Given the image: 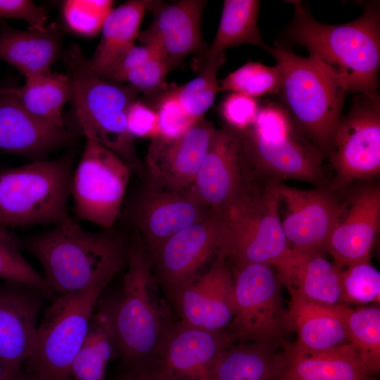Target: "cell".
I'll return each mask as SVG.
<instances>
[{
    "mask_svg": "<svg viewBox=\"0 0 380 380\" xmlns=\"http://www.w3.org/2000/svg\"><path fill=\"white\" fill-rule=\"evenodd\" d=\"M113 8V1L110 0H68L63 3V15L71 31L93 37L101 31Z\"/></svg>",
    "mask_w": 380,
    "mask_h": 380,
    "instance_id": "cell-38",
    "label": "cell"
},
{
    "mask_svg": "<svg viewBox=\"0 0 380 380\" xmlns=\"http://www.w3.org/2000/svg\"><path fill=\"white\" fill-rule=\"evenodd\" d=\"M108 284L99 281L55 297L38 325L34 348L22 367L35 380H70L72 364L96 303Z\"/></svg>",
    "mask_w": 380,
    "mask_h": 380,
    "instance_id": "cell-8",
    "label": "cell"
},
{
    "mask_svg": "<svg viewBox=\"0 0 380 380\" xmlns=\"http://www.w3.org/2000/svg\"><path fill=\"white\" fill-rule=\"evenodd\" d=\"M249 161L259 177L288 178L322 184V153L296 129L289 135L264 140L240 133Z\"/></svg>",
    "mask_w": 380,
    "mask_h": 380,
    "instance_id": "cell-20",
    "label": "cell"
},
{
    "mask_svg": "<svg viewBox=\"0 0 380 380\" xmlns=\"http://www.w3.org/2000/svg\"><path fill=\"white\" fill-rule=\"evenodd\" d=\"M380 228V187L369 184L356 191L343 205L336 226L326 249L341 270L370 260Z\"/></svg>",
    "mask_w": 380,
    "mask_h": 380,
    "instance_id": "cell-21",
    "label": "cell"
},
{
    "mask_svg": "<svg viewBox=\"0 0 380 380\" xmlns=\"http://www.w3.org/2000/svg\"><path fill=\"white\" fill-rule=\"evenodd\" d=\"M211 213L192 186L175 189L150 182L131 212L136 232L149 254L175 233Z\"/></svg>",
    "mask_w": 380,
    "mask_h": 380,
    "instance_id": "cell-15",
    "label": "cell"
},
{
    "mask_svg": "<svg viewBox=\"0 0 380 380\" xmlns=\"http://www.w3.org/2000/svg\"><path fill=\"white\" fill-rule=\"evenodd\" d=\"M72 165L68 156L0 170V225H57L69 218Z\"/></svg>",
    "mask_w": 380,
    "mask_h": 380,
    "instance_id": "cell-7",
    "label": "cell"
},
{
    "mask_svg": "<svg viewBox=\"0 0 380 380\" xmlns=\"http://www.w3.org/2000/svg\"><path fill=\"white\" fill-rule=\"evenodd\" d=\"M172 70L170 65L161 57L156 56L130 71L125 82L145 94L162 90L166 84V77Z\"/></svg>",
    "mask_w": 380,
    "mask_h": 380,
    "instance_id": "cell-42",
    "label": "cell"
},
{
    "mask_svg": "<svg viewBox=\"0 0 380 380\" xmlns=\"http://www.w3.org/2000/svg\"><path fill=\"white\" fill-rule=\"evenodd\" d=\"M203 0H182L173 4L151 1L153 21L137 39L153 46L172 69L192 53H204L208 46L202 33Z\"/></svg>",
    "mask_w": 380,
    "mask_h": 380,
    "instance_id": "cell-18",
    "label": "cell"
},
{
    "mask_svg": "<svg viewBox=\"0 0 380 380\" xmlns=\"http://www.w3.org/2000/svg\"><path fill=\"white\" fill-rule=\"evenodd\" d=\"M294 8L285 31L291 43L304 46L348 93L378 94L380 65L379 4H364V12L352 22L329 25L315 20L300 1H288Z\"/></svg>",
    "mask_w": 380,
    "mask_h": 380,
    "instance_id": "cell-1",
    "label": "cell"
},
{
    "mask_svg": "<svg viewBox=\"0 0 380 380\" xmlns=\"http://www.w3.org/2000/svg\"><path fill=\"white\" fill-rule=\"evenodd\" d=\"M11 89L22 108L34 119L51 127H65L62 111L72 99L70 76L50 71L25 79L23 86Z\"/></svg>",
    "mask_w": 380,
    "mask_h": 380,
    "instance_id": "cell-31",
    "label": "cell"
},
{
    "mask_svg": "<svg viewBox=\"0 0 380 380\" xmlns=\"http://www.w3.org/2000/svg\"><path fill=\"white\" fill-rule=\"evenodd\" d=\"M279 380H286V379L281 377Z\"/></svg>",
    "mask_w": 380,
    "mask_h": 380,
    "instance_id": "cell-49",
    "label": "cell"
},
{
    "mask_svg": "<svg viewBox=\"0 0 380 380\" xmlns=\"http://www.w3.org/2000/svg\"><path fill=\"white\" fill-rule=\"evenodd\" d=\"M220 84V91H230L253 98L279 93L281 72L277 65L250 61L229 73Z\"/></svg>",
    "mask_w": 380,
    "mask_h": 380,
    "instance_id": "cell-35",
    "label": "cell"
},
{
    "mask_svg": "<svg viewBox=\"0 0 380 380\" xmlns=\"http://www.w3.org/2000/svg\"><path fill=\"white\" fill-rule=\"evenodd\" d=\"M258 177L241 134L225 127L215 132L192 187L210 212L220 216Z\"/></svg>",
    "mask_w": 380,
    "mask_h": 380,
    "instance_id": "cell-13",
    "label": "cell"
},
{
    "mask_svg": "<svg viewBox=\"0 0 380 380\" xmlns=\"http://www.w3.org/2000/svg\"><path fill=\"white\" fill-rule=\"evenodd\" d=\"M337 305L290 298L289 327L297 335L293 346L300 350L314 352L349 343Z\"/></svg>",
    "mask_w": 380,
    "mask_h": 380,
    "instance_id": "cell-30",
    "label": "cell"
},
{
    "mask_svg": "<svg viewBox=\"0 0 380 380\" xmlns=\"http://www.w3.org/2000/svg\"><path fill=\"white\" fill-rule=\"evenodd\" d=\"M14 380H35L28 372L22 367Z\"/></svg>",
    "mask_w": 380,
    "mask_h": 380,
    "instance_id": "cell-48",
    "label": "cell"
},
{
    "mask_svg": "<svg viewBox=\"0 0 380 380\" xmlns=\"http://www.w3.org/2000/svg\"><path fill=\"white\" fill-rule=\"evenodd\" d=\"M20 369H14L0 358V380H14Z\"/></svg>",
    "mask_w": 380,
    "mask_h": 380,
    "instance_id": "cell-46",
    "label": "cell"
},
{
    "mask_svg": "<svg viewBox=\"0 0 380 380\" xmlns=\"http://www.w3.org/2000/svg\"><path fill=\"white\" fill-rule=\"evenodd\" d=\"M343 305L379 303L380 273L370 260L340 270Z\"/></svg>",
    "mask_w": 380,
    "mask_h": 380,
    "instance_id": "cell-37",
    "label": "cell"
},
{
    "mask_svg": "<svg viewBox=\"0 0 380 380\" xmlns=\"http://www.w3.org/2000/svg\"><path fill=\"white\" fill-rule=\"evenodd\" d=\"M296 129L285 106L269 103L260 106L253 124L246 131L264 140H274L289 135Z\"/></svg>",
    "mask_w": 380,
    "mask_h": 380,
    "instance_id": "cell-39",
    "label": "cell"
},
{
    "mask_svg": "<svg viewBox=\"0 0 380 380\" xmlns=\"http://www.w3.org/2000/svg\"><path fill=\"white\" fill-rule=\"evenodd\" d=\"M226 61L224 53L204 60L200 74L174 90L177 99L189 115L195 120L204 118L220 91L217 75Z\"/></svg>",
    "mask_w": 380,
    "mask_h": 380,
    "instance_id": "cell-34",
    "label": "cell"
},
{
    "mask_svg": "<svg viewBox=\"0 0 380 380\" xmlns=\"http://www.w3.org/2000/svg\"><path fill=\"white\" fill-rule=\"evenodd\" d=\"M236 310L226 331L232 343L258 342L282 345L289 331L281 284L274 267L265 264L231 265Z\"/></svg>",
    "mask_w": 380,
    "mask_h": 380,
    "instance_id": "cell-9",
    "label": "cell"
},
{
    "mask_svg": "<svg viewBox=\"0 0 380 380\" xmlns=\"http://www.w3.org/2000/svg\"><path fill=\"white\" fill-rule=\"evenodd\" d=\"M125 267L114 317L116 355L120 370L140 371L152 362L179 319L162 293L147 248L136 232L129 241Z\"/></svg>",
    "mask_w": 380,
    "mask_h": 380,
    "instance_id": "cell-2",
    "label": "cell"
},
{
    "mask_svg": "<svg viewBox=\"0 0 380 380\" xmlns=\"http://www.w3.org/2000/svg\"><path fill=\"white\" fill-rule=\"evenodd\" d=\"M277 191L287 210L281 224L291 248L322 253L337 224L343 204L331 190L300 189L279 182Z\"/></svg>",
    "mask_w": 380,
    "mask_h": 380,
    "instance_id": "cell-17",
    "label": "cell"
},
{
    "mask_svg": "<svg viewBox=\"0 0 380 380\" xmlns=\"http://www.w3.org/2000/svg\"><path fill=\"white\" fill-rule=\"evenodd\" d=\"M260 1L257 0H225L218 28L205 59L224 53L227 49L249 44L265 49L258 26Z\"/></svg>",
    "mask_w": 380,
    "mask_h": 380,
    "instance_id": "cell-32",
    "label": "cell"
},
{
    "mask_svg": "<svg viewBox=\"0 0 380 380\" xmlns=\"http://www.w3.org/2000/svg\"><path fill=\"white\" fill-rule=\"evenodd\" d=\"M286 363L283 344L232 343L216 360L211 380H279Z\"/></svg>",
    "mask_w": 380,
    "mask_h": 380,
    "instance_id": "cell-29",
    "label": "cell"
},
{
    "mask_svg": "<svg viewBox=\"0 0 380 380\" xmlns=\"http://www.w3.org/2000/svg\"><path fill=\"white\" fill-rule=\"evenodd\" d=\"M255 182L220 215L217 255L231 265L265 264L275 269L291 253L279 215V179Z\"/></svg>",
    "mask_w": 380,
    "mask_h": 380,
    "instance_id": "cell-4",
    "label": "cell"
},
{
    "mask_svg": "<svg viewBox=\"0 0 380 380\" xmlns=\"http://www.w3.org/2000/svg\"><path fill=\"white\" fill-rule=\"evenodd\" d=\"M282 79L285 108L297 129L323 156L329 154L346 91L317 61L279 44L266 46Z\"/></svg>",
    "mask_w": 380,
    "mask_h": 380,
    "instance_id": "cell-6",
    "label": "cell"
},
{
    "mask_svg": "<svg viewBox=\"0 0 380 380\" xmlns=\"http://www.w3.org/2000/svg\"><path fill=\"white\" fill-rule=\"evenodd\" d=\"M115 380H149L143 374L127 371H120Z\"/></svg>",
    "mask_w": 380,
    "mask_h": 380,
    "instance_id": "cell-47",
    "label": "cell"
},
{
    "mask_svg": "<svg viewBox=\"0 0 380 380\" xmlns=\"http://www.w3.org/2000/svg\"><path fill=\"white\" fill-rule=\"evenodd\" d=\"M215 131L203 118L180 137L151 139L146 158L148 182L175 189L191 187Z\"/></svg>",
    "mask_w": 380,
    "mask_h": 380,
    "instance_id": "cell-19",
    "label": "cell"
},
{
    "mask_svg": "<svg viewBox=\"0 0 380 380\" xmlns=\"http://www.w3.org/2000/svg\"><path fill=\"white\" fill-rule=\"evenodd\" d=\"M159 136L174 139L184 134L197 120L184 110L174 90L159 101L157 110Z\"/></svg>",
    "mask_w": 380,
    "mask_h": 380,
    "instance_id": "cell-40",
    "label": "cell"
},
{
    "mask_svg": "<svg viewBox=\"0 0 380 380\" xmlns=\"http://www.w3.org/2000/svg\"><path fill=\"white\" fill-rule=\"evenodd\" d=\"M156 56L161 57L153 46L149 45H134L115 65L108 80L118 83L125 82V77L130 71Z\"/></svg>",
    "mask_w": 380,
    "mask_h": 380,
    "instance_id": "cell-45",
    "label": "cell"
},
{
    "mask_svg": "<svg viewBox=\"0 0 380 380\" xmlns=\"http://www.w3.org/2000/svg\"><path fill=\"white\" fill-rule=\"evenodd\" d=\"M0 279L20 282L41 290L45 298L53 300L56 296L44 276L37 272L25 259L18 246L17 238L6 227L0 225Z\"/></svg>",
    "mask_w": 380,
    "mask_h": 380,
    "instance_id": "cell-36",
    "label": "cell"
},
{
    "mask_svg": "<svg viewBox=\"0 0 380 380\" xmlns=\"http://www.w3.org/2000/svg\"><path fill=\"white\" fill-rule=\"evenodd\" d=\"M328 156L335 172L334 189L380 172V99L356 94L341 117Z\"/></svg>",
    "mask_w": 380,
    "mask_h": 380,
    "instance_id": "cell-11",
    "label": "cell"
},
{
    "mask_svg": "<svg viewBox=\"0 0 380 380\" xmlns=\"http://www.w3.org/2000/svg\"><path fill=\"white\" fill-rule=\"evenodd\" d=\"M66 61L72 83L71 100L86 139L115 153L130 170L140 169L134 138L127 126V112L137 100L138 91L129 84H121L94 74L77 45L69 48Z\"/></svg>",
    "mask_w": 380,
    "mask_h": 380,
    "instance_id": "cell-5",
    "label": "cell"
},
{
    "mask_svg": "<svg viewBox=\"0 0 380 380\" xmlns=\"http://www.w3.org/2000/svg\"><path fill=\"white\" fill-rule=\"evenodd\" d=\"M72 139L66 127H53L29 115L11 87L0 89V155L13 154L42 160Z\"/></svg>",
    "mask_w": 380,
    "mask_h": 380,
    "instance_id": "cell-23",
    "label": "cell"
},
{
    "mask_svg": "<svg viewBox=\"0 0 380 380\" xmlns=\"http://www.w3.org/2000/svg\"><path fill=\"white\" fill-rule=\"evenodd\" d=\"M232 342L226 331H210L178 320L152 362L138 372L149 380H211L213 366Z\"/></svg>",
    "mask_w": 380,
    "mask_h": 380,
    "instance_id": "cell-14",
    "label": "cell"
},
{
    "mask_svg": "<svg viewBox=\"0 0 380 380\" xmlns=\"http://www.w3.org/2000/svg\"><path fill=\"white\" fill-rule=\"evenodd\" d=\"M150 0L128 1L113 8L102 29L100 42L88 65L101 78L108 80L120 58L135 45Z\"/></svg>",
    "mask_w": 380,
    "mask_h": 380,
    "instance_id": "cell-28",
    "label": "cell"
},
{
    "mask_svg": "<svg viewBox=\"0 0 380 380\" xmlns=\"http://www.w3.org/2000/svg\"><path fill=\"white\" fill-rule=\"evenodd\" d=\"M260 105L255 98L231 92L220 105V113L227 127L241 133L253 124Z\"/></svg>",
    "mask_w": 380,
    "mask_h": 380,
    "instance_id": "cell-41",
    "label": "cell"
},
{
    "mask_svg": "<svg viewBox=\"0 0 380 380\" xmlns=\"http://www.w3.org/2000/svg\"><path fill=\"white\" fill-rule=\"evenodd\" d=\"M44 298L41 290L30 284L0 282V358L15 369L22 368L32 351Z\"/></svg>",
    "mask_w": 380,
    "mask_h": 380,
    "instance_id": "cell-22",
    "label": "cell"
},
{
    "mask_svg": "<svg viewBox=\"0 0 380 380\" xmlns=\"http://www.w3.org/2000/svg\"><path fill=\"white\" fill-rule=\"evenodd\" d=\"M349 343L371 373L380 372V309L373 306L353 310L338 305Z\"/></svg>",
    "mask_w": 380,
    "mask_h": 380,
    "instance_id": "cell-33",
    "label": "cell"
},
{
    "mask_svg": "<svg viewBox=\"0 0 380 380\" xmlns=\"http://www.w3.org/2000/svg\"><path fill=\"white\" fill-rule=\"evenodd\" d=\"M275 270L291 299L326 305H343L340 270L322 253L291 248Z\"/></svg>",
    "mask_w": 380,
    "mask_h": 380,
    "instance_id": "cell-24",
    "label": "cell"
},
{
    "mask_svg": "<svg viewBox=\"0 0 380 380\" xmlns=\"http://www.w3.org/2000/svg\"><path fill=\"white\" fill-rule=\"evenodd\" d=\"M62 32L55 23L42 29L16 30L0 22V59L16 68L25 79L51 71L61 53Z\"/></svg>",
    "mask_w": 380,
    "mask_h": 380,
    "instance_id": "cell-25",
    "label": "cell"
},
{
    "mask_svg": "<svg viewBox=\"0 0 380 380\" xmlns=\"http://www.w3.org/2000/svg\"><path fill=\"white\" fill-rule=\"evenodd\" d=\"M129 175L130 168L115 153L86 139L72 180L77 217L110 229L120 213Z\"/></svg>",
    "mask_w": 380,
    "mask_h": 380,
    "instance_id": "cell-10",
    "label": "cell"
},
{
    "mask_svg": "<svg viewBox=\"0 0 380 380\" xmlns=\"http://www.w3.org/2000/svg\"><path fill=\"white\" fill-rule=\"evenodd\" d=\"M220 229V216L211 213L175 233L149 254L156 279L170 305L217 256Z\"/></svg>",
    "mask_w": 380,
    "mask_h": 380,
    "instance_id": "cell-12",
    "label": "cell"
},
{
    "mask_svg": "<svg viewBox=\"0 0 380 380\" xmlns=\"http://www.w3.org/2000/svg\"><path fill=\"white\" fill-rule=\"evenodd\" d=\"M170 306L184 324L210 331H226L236 310L230 264L217 255L213 263L177 295Z\"/></svg>",
    "mask_w": 380,
    "mask_h": 380,
    "instance_id": "cell-16",
    "label": "cell"
},
{
    "mask_svg": "<svg viewBox=\"0 0 380 380\" xmlns=\"http://www.w3.org/2000/svg\"><path fill=\"white\" fill-rule=\"evenodd\" d=\"M20 249L42 265L44 278L56 295L110 282L125 267L129 241L106 229L90 232L70 217L51 230L20 240Z\"/></svg>",
    "mask_w": 380,
    "mask_h": 380,
    "instance_id": "cell-3",
    "label": "cell"
},
{
    "mask_svg": "<svg viewBox=\"0 0 380 380\" xmlns=\"http://www.w3.org/2000/svg\"><path fill=\"white\" fill-rule=\"evenodd\" d=\"M127 126L133 138L152 139L159 136L156 111L138 100H135L127 110Z\"/></svg>",
    "mask_w": 380,
    "mask_h": 380,
    "instance_id": "cell-43",
    "label": "cell"
},
{
    "mask_svg": "<svg viewBox=\"0 0 380 380\" xmlns=\"http://www.w3.org/2000/svg\"><path fill=\"white\" fill-rule=\"evenodd\" d=\"M103 293L96 303L87 332L72 364L70 380H106L108 362L116 355L114 317L119 294Z\"/></svg>",
    "mask_w": 380,
    "mask_h": 380,
    "instance_id": "cell-27",
    "label": "cell"
},
{
    "mask_svg": "<svg viewBox=\"0 0 380 380\" xmlns=\"http://www.w3.org/2000/svg\"><path fill=\"white\" fill-rule=\"evenodd\" d=\"M0 18L25 20L30 28L42 29L47 25L46 9L30 0H0Z\"/></svg>",
    "mask_w": 380,
    "mask_h": 380,
    "instance_id": "cell-44",
    "label": "cell"
},
{
    "mask_svg": "<svg viewBox=\"0 0 380 380\" xmlns=\"http://www.w3.org/2000/svg\"><path fill=\"white\" fill-rule=\"evenodd\" d=\"M286 380H377L350 343L321 351H303L283 343Z\"/></svg>",
    "mask_w": 380,
    "mask_h": 380,
    "instance_id": "cell-26",
    "label": "cell"
}]
</instances>
